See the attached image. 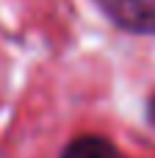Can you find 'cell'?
<instances>
[{"instance_id": "cell-2", "label": "cell", "mask_w": 155, "mask_h": 158, "mask_svg": "<svg viewBox=\"0 0 155 158\" xmlns=\"http://www.w3.org/2000/svg\"><path fill=\"white\" fill-rule=\"evenodd\" d=\"M58 158H125V156L111 139L97 136V133H80L64 144Z\"/></svg>"}, {"instance_id": "cell-1", "label": "cell", "mask_w": 155, "mask_h": 158, "mask_svg": "<svg viewBox=\"0 0 155 158\" xmlns=\"http://www.w3.org/2000/svg\"><path fill=\"white\" fill-rule=\"evenodd\" d=\"M94 6L116 31L155 36V0H94Z\"/></svg>"}, {"instance_id": "cell-3", "label": "cell", "mask_w": 155, "mask_h": 158, "mask_svg": "<svg viewBox=\"0 0 155 158\" xmlns=\"http://www.w3.org/2000/svg\"><path fill=\"white\" fill-rule=\"evenodd\" d=\"M144 119H147L150 128H155V89L147 94V100H144Z\"/></svg>"}]
</instances>
